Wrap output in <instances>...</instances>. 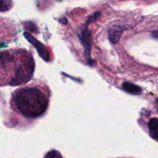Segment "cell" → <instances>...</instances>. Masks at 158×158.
I'll return each mask as SVG.
<instances>
[{"mask_svg": "<svg viewBox=\"0 0 158 158\" xmlns=\"http://www.w3.org/2000/svg\"><path fill=\"white\" fill-rule=\"evenodd\" d=\"M50 89L45 82L35 80L23 85L12 94L10 106L16 114L35 119L46 114L50 100Z\"/></svg>", "mask_w": 158, "mask_h": 158, "instance_id": "1", "label": "cell"}, {"mask_svg": "<svg viewBox=\"0 0 158 158\" xmlns=\"http://www.w3.org/2000/svg\"><path fill=\"white\" fill-rule=\"evenodd\" d=\"M34 70L35 60L29 51L22 48L0 51V86L26 84Z\"/></svg>", "mask_w": 158, "mask_h": 158, "instance_id": "2", "label": "cell"}, {"mask_svg": "<svg viewBox=\"0 0 158 158\" xmlns=\"http://www.w3.org/2000/svg\"><path fill=\"white\" fill-rule=\"evenodd\" d=\"M17 27L8 19L0 17V44H8L16 39Z\"/></svg>", "mask_w": 158, "mask_h": 158, "instance_id": "3", "label": "cell"}, {"mask_svg": "<svg viewBox=\"0 0 158 158\" xmlns=\"http://www.w3.org/2000/svg\"><path fill=\"white\" fill-rule=\"evenodd\" d=\"M44 158H63L61 154L56 151H51L45 156Z\"/></svg>", "mask_w": 158, "mask_h": 158, "instance_id": "4", "label": "cell"}]
</instances>
